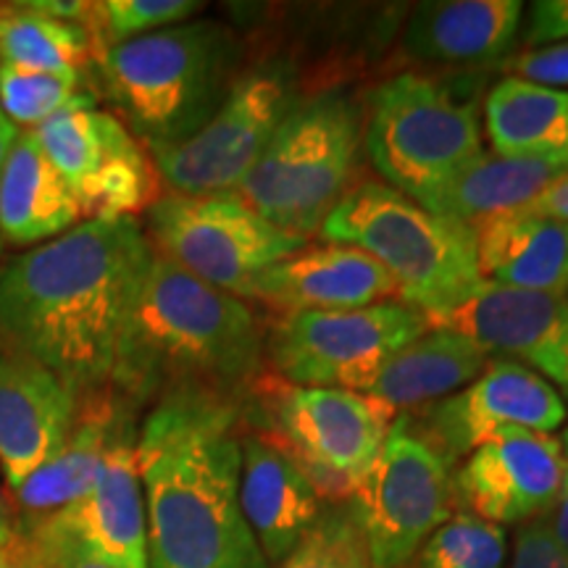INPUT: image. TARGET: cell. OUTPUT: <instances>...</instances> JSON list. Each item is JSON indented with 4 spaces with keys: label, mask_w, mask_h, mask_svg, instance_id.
<instances>
[{
    "label": "cell",
    "mask_w": 568,
    "mask_h": 568,
    "mask_svg": "<svg viewBox=\"0 0 568 568\" xmlns=\"http://www.w3.org/2000/svg\"><path fill=\"white\" fill-rule=\"evenodd\" d=\"M151 258L138 219L80 222L0 268V332L77 397L111 387Z\"/></svg>",
    "instance_id": "6da1fadb"
},
{
    "label": "cell",
    "mask_w": 568,
    "mask_h": 568,
    "mask_svg": "<svg viewBox=\"0 0 568 568\" xmlns=\"http://www.w3.org/2000/svg\"><path fill=\"white\" fill-rule=\"evenodd\" d=\"M240 439L234 397L174 393L155 403L134 445L148 568H272L240 508Z\"/></svg>",
    "instance_id": "7a4b0ae2"
},
{
    "label": "cell",
    "mask_w": 568,
    "mask_h": 568,
    "mask_svg": "<svg viewBox=\"0 0 568 568\" xmlns=\"http://www.w3.org/2000/svg\"><path fill=\"white\" fill-rule=\"evenodd\" d=\"M266 339L251 305L184 272L153 247L113 364L132 408L174 393L234 397L258 379Z\"/></svg>",
    "instance_id": "3957f363"
},
{
    "label": "cell",
    "mask_w": 568,
    "mask_h": 568,
    "mask_svg": "<svg viewBox=\"0 0 568 568\" xmlns=\"http://www.w3.org/2000/svg\"><path fill=\"white\" fill-rule=\"evenodd\" d=\"M237 34L190 21L113 45L92 61L105 98L145 148L187 140L240 80Z\"/></svg>",
    "instance_id": "277c9868"
},
{
    "label": "cell",
    "mask_w": 568,
    "mask_h": 568,
    "mask_svg": "<svg viewBox=\"0 0 568 568\" xmlns=\"http://www.w3.org/2000/svg\"><path fill=\"white\" fill-rule=\"evenodd\" d=\"M332 245H353L379 264L395 297L437 322L485 284L477 230L426 211L385 182H361L318 230Z\"/></svg>",
    "instance_id": "5b68a950"
},
{
    "label": "cell",
    "mask_w": 568,
    "mask_h": 568,
    "mask_svg": "<svg viewBox=\"0 0 568 568\" xmlns=\"http://www.w3.org/2000/svg\"><path fill=\"white\" fill-rule=\"evenodd\" d=\"M364 116L345 92L303 98L232 195L276 230L308 240L353 190Z\"/></svg>",
    "instance_id": "8992f818"
},
{
    "label": "cell",
    "mask_w": 568,
    "mask_h": 568,
    "mask_svg": "<svg viewBox=\"0 0 568 568\" xmlns=\"http://www.w3.org/2000/svg\"><path fill=\"white\" fill-rule=\"evenodd\" d=\"M364 148L387 187L422 205L485 155L477 103L443 80L397 74L372 92Z\"/></svg>",
    "instance_id": "52a82bcc"
},
{
    "label": "cell",
    "mask_w": 568,
    "mask_h": 568,
    "mask_svg": "<svg viewBox=\"0 0 568 568\" xmlns=\"http://www.w3.org/2000/svg\"><path fill=\"white\" fill-rule=\"evenodd\" d=\"M450 460L410 416H395L347 508L376 568H403L450 518Z\"/></svg>",
    "instance_id": "ba28073f"
},
{
    "label": "cell",
    "mask_w": 568,
    "mask_h": 568,
    "mask_svg": "<svg viewBox=\"0 0 568 568\" xmlns=\"http://www.w3.org/2000/svg\"><path fill=\"white\" fill-rule=\"evenodd\" d=\"M426 332V316L400 301L353 311H297L272 326L266 358L287 385L364 393L395 353Z\"/></svg>",
    "instance_id": "9c48e42d"
},
{
    "label": "cell",
    "mask_w": 568,
    "mask_h": 568,
    "mask_svg": "<svg viewBox=\"0 0 568 568\" xmlns=\"http://www.w3.org/2000/svg\"><path fill=\"white\" fill-rule=\"evenodd\" d=\"M148 230L155 251L240 301L268 266L303 251L308 243L297 234L276 230L232 193H161L148 209Z\"/></svg>",
    "instance_id": "30bf717a"
},
{
    "label": "cell",
    "mask_w": 568,
    "mask_h": 568,
    "mask_svg": "<svg viewBox=\"0 0 568 568\" xmlns=\"http://www.w3.org/2000/svg\"><path fill=\"white\" fill-rule=\"evenodd\" d=\"M301 101L295 77L282 63L245 71L195 134L148 148L161 184L180 195L232 193Z\"/></svg>",
    "instance_id": "8fae6325"
},
{
    "label": "cell",
    "mask_w": 568,
    "mask_h": 568,
    "mask_svg": "<svg viewBox=\"0 0 568 568\" xmlns=\"http://www.w3.org/2000/svg\"><path fill=\"white\" fill-rule=\"evenodd\" d=\"M30 132L88 222L134 219L161 197L148 148L116 113L98 111L90 90Z\"/></svg>",
    "instance_id": "7c38bea8"
},
{
    "label": "cell",
    "mask_w": 568,
    "mask_h": 568,
    "mask_svg": "<svg viewBox=\"0 0 568 568\" xmlns=\"http://www.w3.org/2000/svg\"><path fill=\"white\" fill-rule=\"evenodd\" d=\"M268 432L322 500H351L353 489L379 456L395 410L372 395L335 387H284L268 395Z\"/></svg>",
    "instance_id": "4fadbf2b"
},
{
    "label": "cell",
    "mask_w": 568,
    "mask_h": 568,
    "mask_svg": "<svg viewBox=\"0 0 568 568\" xmlns=\"http://www.w3.org/2000/svg\"><path fill=\"white\" fill-rule=\"evenodd\" d=\"M564 422V397L545 376L516 361L495 358L466 389L429 408L424 432L445 456H464L514 432L550 435Z\"/></svg>",
    "instance_id": "5bb4252c"
},
{
    "label": "cell",
    "mask_w": 568,
    "mask_h": 568,
    "mask_svg": "<svg viewBox=\"0 0 568 568\" xmlns=\"http://www.w3.org/2000/svg\"><path fill=\"white\" fill-rule=\"evenodd\" d=\"M429 329L458 332L489 358L531 368L568 393V297L487 282Z\"/></svg>",
    "instance_id": "9a60e30c"
},
{
    "label": "cell",
    "mask_w": 568,
    "mask_h": 568,
    "mask_svg": "<svg viewBox=\"0 0 568 568\" xmlns=\"http://www.w3.org/2000/svg\"><path fill=\"white\" fill-rule=\"evenodd\" d=\"M566 471L556 437L514 432L471 450L456 489L471 514L489 524H529L556 508Z\"/></svg>",
    "instance_id": "2e32d148"
},
{
    "label": "cell",
    "mask_w": 568,
    "mask_h": 568,
    "mask_svg": "<svg viewBox=\"0 0 568 568\" xmlns=\"http://www.w3.org/2000/svg\"><path fill=\"white\" fill-rule=\"evenodd\" d=\"M77 395L0 332V471L13 493L67 439Z\"/></svg>",
    "instance_id": "e0dca14e"
},
{
    "label": "cell",
    "mask_w": 568,
    "mask_h": 568,
    "mask_svg": "<svg viewBox=\"0 0 568 568\" xmlns=\"http://www.w3.org/2000/svg\"><path fill=\"white\" fill-rule=\"evenodd\" d=\"M134 426L111 445L101 471L80 500L40 518V527L63 535L113 568H148L145 495L134 458Z\"/></svg>",
    "instance_id": "ac0fdd59"
},
{
    "label": "cell",
    "mask_w": 568,
    "mask_h": 568,
    "mask_svg": "<svg viewBox=\"0 0 568 568\" xmlns=\"http://www.w3.org/2000/svg\"><path fill=\"white\" fill-rule=\"evenodd\" d=\"M132 406L111 387L77 397V414L59 450L9 495L17 524L40 521L88 493L111 445L132 426Z\"/></svg>",
    "instance_id": "d6986e66"
},
{
    "label": "cell",
    "mask_w": 568,
    "mask_h": 568,
    "mask_svg": "<svg viewBox=\"0 0 568 568\" xmlns=\"http://www.w3.org/2000/svg\"><path fill=\"white\" fill-rule=\"evenodd\" d=\"M240 445V508L268 566H280L314 529L322 497L268 432L243 435Z\"/></svg>",
    "instance_id": "ffe728a7"
},
{
    "label": "cell",
    "mask_w": 568,
    "mask_h": 568,
    "mask_svg": "<svg viewBox=\"0 0 568 568\" xmlns=\"http://www.w3.org/2000/svg\"><path fill=\"white\" fill-rule=\"evenodd\" d=\"M251 301L297 311H353L395 297V284L372 255L353 245L303 247L253 282Z\"/></svg>",
    "instance_id": "44dd1931"
},
{
    "label": "cell",
    "mask_w": 568,
    "mask_h": 568,
    "mask_svg": "<svg viewBox=\"0 0 568 568\" xmlns=\"http://www.w3.org/2000/svg\"><path fill=\"white\" fill-rule=\"evenodd\" d=\"M521 17L518 0H429L410 13L406 51L432 67H487L510 51Z\"/></svg>",
    "instance_id": "7402d4cb"
},
{
    "label": "cell",
    "mask_w": 568,
    "mask_h": 568,
    "mask_svg": "<svg viewBox=\"0 0 568 568\" xmlns=\"http://www.w3.org/2000/svg\"><path fill=\"white\" fill-rule=\"evenodd\" d=\"M74 195L30 130H19L0 174V240L34 245L80 224Z\"/></svg>",
    "instance_id": "603a6c76"
},
{
    "label": "cell",
    "mask_w": 568,
    "mask_h": 568,
    "mask_svg": "<svg viewBox=\"0 0 568 568\" xmlns=\"http://www.w3.org/2000/svg\"><path fill=\"white\" fill-rule=\"evenodd\" d=\"M477 261L487 282L535 293L568 290V224L514 211L477 226Z\"/></svg>",
    "instance_id": "cb8c5ba5"
},
{
    "label": "cell",
    "mask_w": 568,
    "mask_h": 568,
    "mask_svg": "<svg viewBox=\"0 0 568 568\" xmlns=\"http://www.w3.org/2000/svg\"><path fill=\"white\" fill-rule=\"evenodd\" d=\"M489 366V355L471 339L447 329H429L395 353L364 395L395 410H414L439 403L471 385Z\"/></svg>",
    "instance_id": "d4e9b609"
},
{
    "label": "cell",
    "mask_w": 568,
    "mask_h": 568,
    "mask_svg": "<svg viewBox=\"0 0 568 568\" xmlns=\"http://www.w3.org/2000/svg\"><path fill=\"white\" fill-rule=\"evenodd\" d=\"M564 174H568V159H503L485 153L422 205L437 216L477 230L489 219L527 209Z\"/></svg>",
    "instance_id": "484cf974"
},
{
    "label": "cell",
    "mask_w": 568,
    "mask_h": 568,
    "mask_svg": "<svg viewBox=\"0 0 568 568\" xmlns=\"http://www.w3.org/2000/svg\"><path fill=\"white\" fill-rule=\"evenodd\" d=\"M487 138L503 159H568V92L506 77L487 92Z\"/></svg>",
    "instance_id": "4316f807"
},
{
    "label": "cell",
    "mask_w": 568,
    "mask_h": 568,
    "mask_svg": "<svg viewBox=\"0 0 568 568\" xmlns=\"http://www.w3.org/2000/svg\"><path fill=\"white\" fill-rule=\"evenodd\" d=\"M0 63L88 77L92 40L82 27L34 11L30 3L0 6Z\"/></svg>",
    "instance_id": "83f0119b"
},
{
    "label": "cell",
    "mask_w": 568,
    "mask_h": 568,
    "mask_svg": "<svg viewBox=\"0 0 568 568\" xmlns=\"http://www.w3.org/2000/svg\"><path fill=\"white\" fill-rule=\"evenodd\" d=\"M503 527L468 514L450 516L416 552V568H506Z\"/></svg>",
    "instance_id": "f1b7e54d"
},
{
    "label": "cell",
    "mask_w": 568,
    "mask_h": 568,
    "mask_svg": "<svg viewBox=\"0 0 568 568\" xmlns=\"http://www.w3.org/2000/svg\"><path fill=\"white\" fill-rule=\"evenodd\" d=\"M82 84L74 74L0 63V111L17 130H34L84 92Z\"/></svg>",
    "instance_id": "f546056e"
},
{
    "label": "cell",
    "mask_w": 568,
    "mask_h": 568,
    "mask_svg": "<svg viewBox=\"0 0 568 568\" xmlns=\"http://www.w3.org/2000/svg\"><path fill=\"white\" fill-rule=\"evenodd\" d=\"M201 9L203 3H193V0H101V3H92L88 27L92 61L126 40L182 24Z\"/></svg>",
    "instance_id": "4dcf8cb0"
},
{
    "label": "cell",
    "mask_w": 568,
    "mask_h": 568,
    "mask_svg": "<svg viewBox=\"0 0 568 568\" xmlns=\"http://www.w3.org/2000/svg\"><path fill=\"white\" fill-rule=\"evenodd\" d=\"M276 568H376L368 556L366 539L347 508L329 506L322 510L314 529Z\"/></svg>",
    "instance_id": "1f68e13d"
},
{
    "label": "cell",
    "mask_w": 568,
    "mask_h": 568,
    "mask_svg": "<svg viewBox=\"0 0 568 568\" xmlns=\"http://www.w3.org/2000/svg\"><path fill=\"white\" fill-rule=\"evenodd\" d=\"M9 560L13 568H113L40 524H17Z\"/></svg>",
    "instance_id": "d6a6232c"
},
{
    "label": "cell",
    "mask_w": 568,
    "mask_h": 568,
    "mask_svg": "<svg viewBox=\"0 0 568 568\" xmlns=\"http://www.w3.org/2000/svg\"><path fill=\"white\" fill-rule=\"evenodd\" d=\"M503 69L510 77L539 84V88H568V40L510 55V59L503 61Z\"/></svg>",
    "instance_id": "836d02e7"
},
{
    "label": "cell",
    "mask_w": 568,
    "mask_h": 568,
    "mask_svg": "<svg viewBox=\"0 0 568 568\" xmlns=\"http://www.w3.org/2000/svg\"><path fill=\"white\" fill-rule=\"evenodd\" d=\"M508 568H568V552L552 535L550 524L537 518L518 531Z\"/></svg>",
    "instance_id": "e575fe53"
},
{
    "label": "cell",
    "mask_w": 568,
    "mask_h": 568,
    "mask_svg": "<svg viewBox=\"0 0 568 568\" xmlns=\"http://www.w3.org/2000/svg\"><path fill=\"white\" fill-rule=\"evenodd\" d=\"M568 40V0H537L531 3L524 42L529 48L556 45Z\"/></svg>",
    "instance_id": "d590c367"
},
{
    "label": "cell",
    "mask_w": 568,
    "mask_h": 568,
    "mask_svg": "<svg viewBox=\"0 0 568 568\" xmlns=\"http://www.w3.org/2000/svg\"><path fill=\"white\" fill-rule=\"evenodd\" d=\"M529 213H537V216H550L560 219V222L568 224V174L560 176L558 182H552L537 201H531L527 209Z\"/></svg>",
    "instance_id": "8d00e7d4"
},
{
    "label": "cell",
    "mask_w": 568,
    "mask_h": 568,
    "mask_svg": "<svg viewBox=\"0 0 568 568\" xmlns=\"http://www.w3.org/2000/svg\"><path fill=\"white\" fill-rule=\"evenodd\" d=\"M552 510H556V514H552V521H548V524H550L552 535H556L558 542L564 545V550L568 552V471H566L564 487H560L558 503Z\"/></svg>",
    "instance_id": "74e56055"
},
{
    "label": "cell",
    "mask_w": 568,
    "mask_h": 568,
    "mask_svg": "<svg viewBox=\"0 0 568 568\" xmlns=\"http://www.w3.org/2000/svg\"><path fill=\"white\" fill-rule=\"evenodd\" d=\"M13 542H17V516H13V508L9 497L0 489V550L9 556Z\"/></svg>",
    "instance_id": "f35d334b"
},
{
    "label": "cell",
    "mask_w": 568,
    "mask_h": 568,
    "mask_svg": "<svg viewBox=\"0 0 568 568\" xmlns=\"http://www.w3.org/2000/svg\"><path fill=\"white\" fill-rule=\"evenodd\" d=\"M19 130L13 126L9 119L3 116V111H0V174H3V163H6V155H9L13 140H17ZM0 251H3V240H0Z\"/></svg>",
    "instance_id": "ab89813d"
},
{
    "label": "cell",
    "mask_w": 568,
    "mask_h": 568,
    "mask_svg": "<svg viewBox=\"0 0 568 568\" xmlns=\"http://www.w3.org/2000/svg\"><path fill=\"white\" fill-rule=\"evenodd\" d=\"M560 447H564V456H566V460H568V426H566L564 437H560Z\"/></svg>",
    "instance_id": "60d3db41"
},
{
    "label": "cell",
    "mask_w": 568,
    "mask_h": 568,
    "mask_svg": "<svg viewBox=\"0 0 568 568\" xmlns=\"http://www.w3.org/2000/svg\"><path fill=\"white\" fill-rule=\"evenodd\" d=\"M0 568H13V566H11V560H9V556H6L3 550H0Z\"/></svg>",
    "instance_id": "b9f144b4"
}]
</instances>
